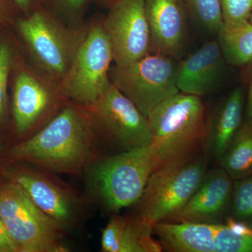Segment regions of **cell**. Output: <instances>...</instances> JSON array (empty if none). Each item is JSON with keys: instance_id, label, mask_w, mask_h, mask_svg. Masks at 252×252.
Segmentation results:
<instances>
[{"instance_id": "cell-1", "label": "cell", "mask_w": 252, "mask_h": 252, "mask_svg": "<svg viewBox=\"0 0 252 252\" xmlns=\"http://www.w3.org/2000/svg\"><path fill=\"white\" fill-rule=\"evenodd\" d=\"M99 136L89 111L69 101L46 125L10 152L44 171L79 175L99 156Z\"/></svg>"}, {"instance_id": "cell-2", "label": "cell", "mask_w": 252, "mask_h": 252, "mask_svg": "<svg viewBox=\"0 0 252 252\" xmlns=\"http://www.w3.org/2000/svg\"><path fill=\"white\" fill-rule=\"evenodd\" d=\"M147 119L150 146L159 168L189 161L206 152L208 124L201 97L177 93L159 104Z\"/></svg>"}, {"instance_id": "cell-3", "label": "cell", "mask_w": 252, "mask_h": 252, "mask_svg": "<svg viewBox=\"0 0 252 252\" xmlns=\"http://www.w3.org/2000/svg\"><path fill=\"white\" fill-rule=\"evenodd\" d=\"M16 24L32 64L61 87L82 39L85 24L70 27L44 5L18 18Z\"/></svg>"}, {"instance_id": "cell-4", "label": "cell", "mask_w": 252, "mask_h": 252, "mask_svg": "<svg viewBox=\"0 0 252 252\" xmlns=\"http://www.w3.org/2000/svg\"><path fill=\"white\" fill-rule=\"evenodd\" d=\"M159 168L151 146L100 157L89 167L91 190L107 211L136 204L151 175Z\"/></svg>"}, {"instance_id": "cell-5", "label": "cell", "mask_w": 252, "mask_h": 252, "mask_svg": "<svg viewBox=\"0 0 252 252\" xmlns=\"http://www.w3.org/2000/svg\"><path fill=\"white\" fill-rule=\"evenodd\" d=\"M114 63L112 45L102 23V16L86 21L84 34L61 84L67 98L83 106L95 102L111 81Z\"/></svg>"}, {"instance_id": "cell-6", "label": "cell", "mask_w": 252, "mask_h": 252, "mask_svg": "<svg viewBox=\"0 0 252 252\" xmlns=\"http://www.w3.org/2000/svg\"><path fill=\"white\" fill-rule=\"evenodd\" d=\"M0 215L19 252L68 251L64 228L13 182L0 185Z\"/></svg>"}, {"instance_id": "cell-7", "label": "cell", "mask_w": 252, "mask_h": 252, "mask_svg": "<svg viewBox=\"0 0 252 252\" xmlns=\"http://www.w3.org/2000/svg\"><path fill=\"white\" fill-rule=\"evenodd\" d=\"M207 167L205 152L189 161L158 169L137 203V215L154 225L173 220L201 183Z\"/></svg>"}, {"instance_id": "cell-8", "label": "cell", "mask_w": 252, "mask_h": 252, "mask_svg": "<svg viewBox=\"0 0 252 252\" xmlns=\"http://www.w3.org/2000/svg\"><path fill=\"white\" fill-rule=\"evenodd\" d=\"M177 67L172 58L152 53L125 67L113 64L109 79L147 117L159 104L180 92Z\"/></svg>"}, {"instance_id": "cell-9", "label": "cell", "mask_w": 252, "mask_h": 252, "mask_svg": "<svg viewBox=\"0 0 252 252\" xmlns=\"http://www.w3.org/2000/svg\"><path fill=\"white\" fill-rule=\"evenodd\" d=\"M16 68L13 117L17 133L26 135L41 129L70 100L57 83L31 63L18 64Z\"/></svg>"}, {"instance_id": "cell-10", "label": "cell", "mask_w": 252, "mask_h": 252, "mask_svg": "<svg viewBox=\"0 0 252 252\" xmlns=\"http://www.w3.org/2000/svg\"><path fill=\"white\" fill-rule=\"evenodd\" d=\"M84 107L101 139L122 152L152 144L148 119L112 82L95 102Z\"/></svg>"}, {"instance_id": "cell-11", "label": "cell", "mask_w": 252, "mask_h": 252, "mask_svg": "<svg viewBox=\"0 0 252 252\" xmlns=\"http://www.w3.org/2000/svg\"><path fill=\"white\" fill-rule=\"evenodd\" d=\"M102 16L114 64L125 67L152 54L150 28L143 0H117Z\"/></svg>"}, {"instance_id": "cell-12", "label": "cell", "mask_w": 252, "mask_h": 252, "mask_svg": "<svg viewBox=\"0 0 252 252\" xmlns=\"http://www.w3.org/2000/svg\"><path fill=\"white\" fill-rule=\"evenodd\" d=\"M9 177L11 182L19 186L36 206L64 230L77 222L81 200L62 182L38 167L14 169Z\"/></svg>"}, {"instance_id": "cell-13", "label": "cell", "mask_w": 252, "mask_h": 252, "mask_svg": "<svg viewBox=\"0 0 252 252\" xmlns=\"http://www.w3.org/2000/svg\"><path fill=\"white\" fill-rule=\"evenodd\" d=\"M234 180L222 167L207 172L189 201L170 221L224 224Z\"/></svg>"}, {"instance_id": "cell-14", "label": "cell", "mask_w": 252, "mask_h": 252, "mask_svg": "<svg viewBox=\"0 0 252 252\" xmlns=\"http://www.w3.org/2000/svg\"><path fill=\"white\" fill-rule=\"evenodd\" d=\"M143 4L152 53L179 59L189 36V16L183 0H143Z\"/></svg>"}, {"instance_id": "cell-15", "label": "cell", "mask_w": 252, "mask_h": 252, "mask_svg": "<svg viewBox=\"0 0 252 252\" xmlns=\"http://www.w3.org/2000/svg\"><path fill=\"white\" fill-rule=\"evenodd\" d=\"M225 64L218 41L205 43L177 64L176 83L179 91L200 97L211 94L223 80Z\"/></svg>"}, {"instance_id": "cell-16", "label": "cell", "mask_w": 252, "mask_h": 252, "mask_svg": "<svg viewBox=\"0 0 252 252\" xmlns=\"http://www.w3.org/2000/svg\"><path fill=\"white\" fill-rule=\"evenodd\" d=\"M154 225L138 215H114L102 231L104 252H160L161 245L153 238Z\"/></svg>"}, {"instance_id": "cell-17", "label": "cell", "mask_w": 252, "mask_h": 252, "mask_svg": "<svg viewBox=\"0 0 252 252\" xmlns=\"http://www.w3.org/2000/svg\"><path fill=\"white\" fill-rule=\"evenodd\" d=\"M220 224L159 222L154 233L162 249L174 252H215V242Z\"/></svg>"}, {"instance_id": "cell-18", "label": "cell", "mask_w": 252, "mask_h": 252, "mask_svg": "<svg viewBox=\"0 0 252 252\" xmlns=\"http://www.w3.org/2000/svg\"><path fill=\"white\" fill-rule=\"evenodd\" d=\"M245 101L243 88H235L220 104L208 125L207 149L218 161L243 124Z\"/></svg>"}, {"instance_id": "cell-19", "label": "cell", "mask_w": 252, "mask_h": 252, "mask_svg": "<svg viewBox=\"0 0 252 252\" xmlns=\"http://www.w3.org/2000/svg\"><path fill=\"white\" fill-rule=\"evenodd\" d=\"M217 34L226 63L238 67L251 64L252 23L249 20L234 26H223Z\"/></svg>"}, {"instance_id": "cell-20", "label": "cell", "mask_w": 252, "mask_h": 252, "mask_svg": "<svg viewBox=\"0 0 252 252\" xmlns=\"http://www.w3.org/2000/svg\"><path fill=\"white\" fill-rule=\"evenodd\" d=\"M233 180L252 174V125L243 123L220 161Z\"/></svg>"}, {"instance_id": "cell-21", "label": "cell", "mask_w": 252, "mask_h": 252, "mask_svg": "<svg viewBox=\"0 0 252 252\" xmlns=\"http://www.w3.org/2000/svg\"><path fill=\"white\" fill-rule=\"evenodd\" d=\"M189 18L210 32L217 33L223 26L219 0H183Z\"/></svg>"}, {"instance_id": "cell-22", "label": "cell", "mask_w": 252, "mask_h": 252, "mask_svg": "<svg viewBox=\"0 0 252 252\" xmlns=\"http://www.w3.org/2000/svg\"><path fill=\"white\" fill-rule=\"evenodd\" d=\"M94 0H43V5L62 22L73 28L86 23V16Z\"/></svg>"}, {"instance_id": "cell-23", "label": "cell", "mask_w": 252, "mask_h": 252, "mask_svg": "<svg viewBox=\"0 0 252 252\" xmlns=\"http://www.w3.org/2000/svg\"><path fill=\"white\" fill-rule=\"evenodd\" d=\"M229 217L252 226V174L233 182Z\"/></svg>"}, {"instance_id": "cell-24", "label": "cell", "mask_w": 252, "mask_h": 252, "mask_svg": "<svg viewBox=\"0 0 252 252\" xmlns=\"http://www.w3.org/2000/svg\"><path fill=\"white\" fill-rule=\"evenodd\" d=\"M14 63L12 46L6 40L0 41V120L4 117L7 107L8 83Z\"/></svg>"}, {"instance_id": "cell-25", "label": "cell", "mask_w": 252, "mask_h": 252, "mask_svg": "<svg viewBox=\"0 0 252 252\" xmlns=\"http://www.w3.org/2000/svg\"><path fill=\"white\" fill-rule=\"evenodd\" d=\"M223 26H231L248 21L252 12V0H219Z\"/></svg>"}, {"instance_id": "cell-26", "label": "cell", "mask_w": 252, "mask_h": 252, "mask_svg": "<svg viewBox=\"0 0 252 252\" xmlns=\"http://www.w3.org/2000/svg\"><path fill=\"white\" fill-rule=\"evenodd\" d=\"M0 252H19L0 215Z\"/></svg>"}, {"instance_id": "cell-27", "label": "cell", "mask_w": 252, "mask_h": 252, "mask_svg": "<svg viewBox=\"0 0 252 252\" xmlns=\"http://www.w3.org/2000/svg\"><path fill=\"white\" fill-rule=\"evenodd\" d=\"M14 5L16 9L19 10L23 16L31 14L36 8L43 5V0H8Z\"/></svg>"}, {"instance_id": "cell-28", "label": "cell", "mask_w": 252, "mask_h": 252, "mask_svg": "<svg viewBox=\"0 0 252 252\" xmlns=\"http://www.w3.org/2000/svg\"><path fill=\"white\" fill-rule=\"evenodd\" d=\"M246 120L245 122L252 125V63L250 64L248 76V89L247 94L246 107H245Z\"/></svg>"}, {"instance_id": "cell-29", "label": "cell", "mask_w": 252, "mask_h": 252, "mask_svg": "<svg viewBox=\"0 0 252 252\" xmlns=\"http://www.w3.org/2000/svg\"><path fill=\"white\" fill-rule=\"evenodd\" d=\"M14 5L8 0H0V23H10L13 21Z\"/></svg>"}, {"instance_id": "cell-30", "label": "cell", "mask_w": 252, "mask_h": 252, "mask_svg": "<svg viewBox=\"0 0 252 252\" xmlns=\"http://www.w3.org/2000/svg\"><path fill=\"white\" fill-rule=\"evenodd\" d=\"M117 0H94V3H95L102 8L108 9L109 6H112Z\"/></svg>"}, {"instance_id": "cell-31", "label": "cell", "mask_w": 252, "mask_h": 252, "mask_svg": "<svg viewBox=\"0 0 252 252\" xmlns=\"http://www.w3.org/2000/svg\"><path fill=\"white\" fill-rule=\"evenodd\" d=\"M249 21L252 23V12L251 15H250V18H249Z\"/></svg>"}, {"instance_id": "cell-32", "label": "cell", "mask_w": 252, "mask_h": 252, "mask_svg": "<svg viewBox=\"0 0 252 252\" xmlns=\"http://www.w3.org/2000/svg\"><path fill=\"white\" fill-rule=\"evenodd\" d=\"M1 144L0 143V152H1Z\"/></svg>"}]
</instances>
